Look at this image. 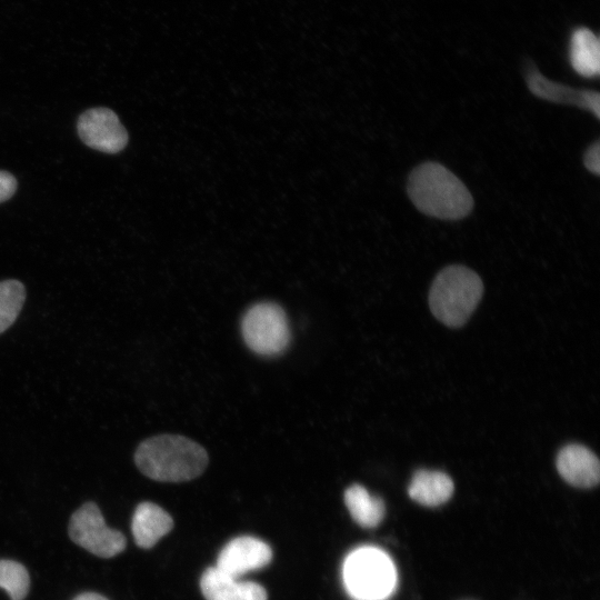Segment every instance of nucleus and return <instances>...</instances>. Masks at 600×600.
<instances>
[{"instance_id":"obj_13","label":"nucleus","mask_w":600,"mask_h":600,"mask_svg":"<svg viewBox=\"0 0 600 600\" xmlns=\"http://www.w3.org/2000/svg\"><path fill=\"white\" fill-rule=\"evenodd\" d=\"M528 80L530 90L539 98L554 102L572 103L591 110L597 118L600 117V97L598 92L576 91L567 87L550 82L541 74L532 73Z\"/></svg>"},{"instance_id":"obj_1","label":"nucleus","mask_w":600,"mask_h":600,"mask_svg":"<svg viewBox=\"0 0 600 600\" xmlns=\"http://www.w3.org/2000/svg\"><path fill=\"white\" fill-rule=\"evenodd\" d=\"M407 191L420 212L438 219L459 220L473 208V198L463 182L438 162L416 167L408 178Z\"/></svg>"},{"instance_id":"obj_16","label":"nucleus","mask_w":600,"mask_h":600,"mask_svg":"<svg viewBox=\"0 0 600 600\" xmlns=\"http://www.w3.org/2000/svg\"><path fill=\"white\" fill-rule=\"evenodd\" d=\"M24 299L26 289L20 281H0V333L16 321Z\"/></svg>"},{"instance_id":"obj_20","label":"nucleus","mask_w":600,"mask_h":600,"mask_svg":"<svg viewBox=\"0 0 600 600\" xmlns=\"http://www.w3.org/2000/svg\"><path fill=\"white\" fill-rule=\"evenodd\" d=\"M72 600H109V599L97 592H83V593L78 594Z\"/></svg>"},{"instance_id":"obj_19","label":"nucleus","mask_w":600,"mask_h":600,"mask_svg":"<svg viewBox=\"0 0 600 600\" xmlns=\"http://www.w3.org/2000/svg\"><path fill=\"white\" fill-rule=\"evenodd\" d=\"M17 190V179L8 171L0 170V203L9 200Z\"/></svg>"},{"instance_id":"obj_12","label":"nucleus","mask_w":600,"mask_h":600,"mask_svg":"<svg viewBox=\"0 0 600 600\" xmlns=\"http://www.w3.org/2000/svg\"><path fill=\"white\" fill-rule=\"evenodd\" d=\"M453 489V482L448 474L420 469L414 472L408 493L412 500L422 506L437 507L451 498Z\"/></svg>"},{"instance_id":"obj_14","label":"nucleus","mask_w":600,"mask_h":600,"mask_svg":"<svg viewBox=\"0 0 600 600\" xmlns=\"http://www.w3.org/2000/svg\"><path fill=\"white\" fill-rule=\"evenodd\" d=\"M570 62L579 74L597 77L600 70V46L598 37L587 28L576 30L570 43Z\"/></svg>"},{"instance_id":"obj_18","label":"nucleus","mask_w":600,"mask_h":600,"mask_svg":"<svg viewBox=\"0 0 600 600\" xmlns=\"http://www.w3.org/2000/svg\"><path fill=\"white\" fill-rule=\"evenodd\" d=\"M583 164L590 172L597 176L600 173V143L599 141H596L593 144H591L587 149L583 157Z\"/></svg>"},{"instance_id":"obj_10","label":"nucleus","mask_w":600,"mask_h":600,"mask_svg":"<svg viewBox=\"0 0 600 600\" xmlns=\"http://www.w3.org/2000/svg\"><path fill=\"white\" fill-rule=\"evenodd\" d=\"M207 600H267L263 587L250 581H240L219 569H207L200 580Z\"/></svg>"},{"instance_id":"obj_5","label":"nucleus","mask_w":600,"mask_h":600,"mask_svg":"<svg viewBox=\"0 0 600 600\" xmlns=\"http://www.w3.org/2000/svg\"><path fill=\"white\" fill-rule=\"evenodd\" d=\"M246 344L261 356H277L290 342V329L283 309L272 302H260L244 313L241 322Z\"/></svg>"},{"instance_id":"obj_17","label":"nucleus","mask_w":600,"mask_h":600,"mask_svg":"<svg viewBox=\"0 0 600 600\" xmlns=\"http://www.w3.org/2000/svg\"><path fill=\"white\" fill-rule=\"evenodd\" d=\"M0 588L11 600H24L30 589V577L27 568L14 560H0Z\"/></svg>"},{"instance_id":"obj_3","label":"nucleus","mask_w":600,"mask_h":600,"mask_svg":"<svg viewBox=\"0 0 600 600\" xmlns=\"http://www.w3.org/2000/svg\"><path fill=\"white\" fill-rule=\"evenodd\" d=\"M482 293L483 283L478 273L464 266H448L430 287V310L446 326L461 327L477 308Z\"/></svg>"},{"instance_id":"obj_6","label":"nucleus","mask_w":600,"mask_h":600,"mask_svg":"<svg viewBox=\"0 0 600 600\" xmlns=\"http://www.w3.org/2000/svg\"><path fill=\"white\" fill-rule=\"evenodd\" d=\"M68 532L76 544L100 558H112L127 546L123 533L106 524L94 502H87L72 513Z\"/></svg>"},{"instance_id":"obj_7","label":"nucleus","mask_w":600,"mask_h":600,"mask_svg":"<svg viewBox=\"0 0 600 600\" xmlns=\"http://www.w3.org/2000/svg\"><path fill=\"white\" fill-rule=\"evenodd\" d=\"M80 139L90 148L117 153L128 143V133L118 116L108 108H93L84 111L77 123Z\"/></svg>"},{"instance_id":"obj_11","label":"nucleus","mask_w":600,"mask_h":600,"mask_svg":"<svg viewBox=\"0 0 600 600\" xmlns=\"http://www.w3.org/2000/svg\"><path fill=\"white\" fill-rule=\"evenodd\" d=\"M172 527L170 514L149 501L139 503L132 516V536L136 544L143 549L153 547Z\"/></svg>"},{"instance_id":"obj_4","label":"nucleus","mask_w":600,"mask_h":600,"mask_svg":"<svg viewBox=\"0 0 600 600\" xmlns=\"http://www.w3.org/2000/svg\"><path fill=\"white\" fill-rule=\"evenodd\" d=\"M342 579L354 600H387L397 588L398 574L392 559L376 547H360L344 559Z\"/></svg>"},{"instance_id":"obj_2","label":"nucleus","mask_w":600,"mask_h":600,"mask_svg":"<svg viewBox=\"0 0 600 600\" xmlns=\"http://www.w3.org/2000/svg\"><path fill=\"white\" fill-rule=\"evenodd\" d=\"M134 462L152 480L181 482L194 479L204 471L208 454L200 444L186 437L161 434L139 444Z\"/></svg>"},{"instance_id":"obj_8","label":"nucleus","mask_w":600,"mask_h":600,"mask_svg":"<svg viewBox=\"0 0 600 600\" xmlns=\"http://www.w3.org/2000/svg\"><path fill=\"white\" fill-rule=\"evenodd\" d=\"M272 559V550L260 539L242 536L232 539L220 551L217 569L239 578L249 571L266 567Z\"/></svg>"},{"instance_id":"obj_15","label":"nucleus","mask_w":600,"mask_h":600,"mask_svg":"<svg viewBox=\"0 0 600 600\" xmlns=\"http://www.w3.org/2000/svg\"><path fill=\"white\" fill-rule=\"evenodd\" d=\"M344 503L353 520L363 528L377 527L384 517L383 501L360 484L350 486L344 491Z\"/></svg>"},{"instance_id":"obj_9","label":"nucleus","mask_w":600,"mask_h":600,"mask_svg":"<svg viewBox=\"0 0 600 600\" xmlns=\"http://www.w3.org/2000/svg\"><path fill=\"white\" fill-rule=\"evenodd\" d=\"M557 469L571 486L591 488L600 479V463L587 447L572 443L563 447L557 456Z\"/></svg>"}]
</instances>
